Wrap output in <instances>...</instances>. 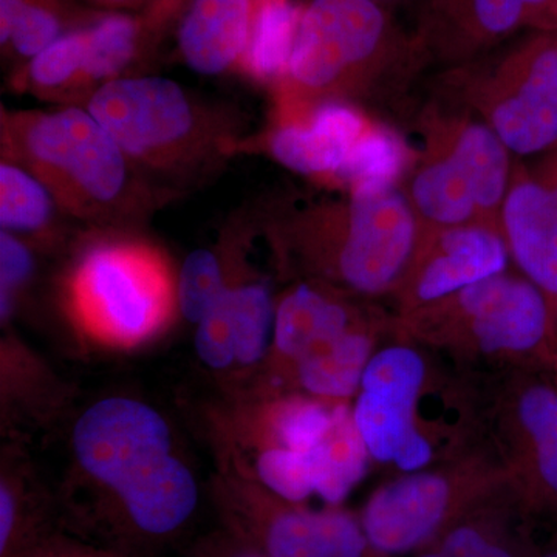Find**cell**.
Listing matches in <instances>:
<instances>
[{
    "label": "cell",
    "instance_id": "obj_1",
    "mask_svg": "<svg viewBox=\"0 0 557 557\" xmlns=\"http://www.w3.org/2000/svg\"><path fill=\"white\" fill-rule=\"evenodd\" d=\"M2 160L39 178L69 219L134 230L161 201L119 143L83 106L2 109Z\"/></svg>",
    "mask_w": 557,
    "mask_h": 557
},
{
    "label": "cell",
    "instance_id": "obj_2",
    "mask_svg": "<svg viewBox=\"0 0 557 557\" xmlns=\"http://www.w3.org/2000/svg\"><path fill=\"white\" fill-rule=\"evenodd\" d=\"M86 109L166 200L205 183L244 146L230 110L212 108L163 76L110 81Z\"/></svg>",
    "mask_w": 557,
    "mask_h": 557
},
{
    "label": "cell",
    "instance_id": "obj_3",
    "mask_svg": "<svg viewBox=\"0 0 557 557\" xmlns=\"http://www.w3.org/2000/svg\"><path fill=\"white\" fill-rule=\"evenodd\" d=\"M269 233L277 258L304 281L350 296H379L398 287L421 225L409 199L387 188L300 209L271 223Z\"/></svg>",
    "mask_w": 557,
    "mask_h": 557
},
{
    "label": "cell",
    "instance_id": "obj_4",
    "mask_svg": "<svg viewBox=\"0 0 557 557\" xmlns=\"http://www.w3.org/2000/svg\"><path fill=\"white\" fill-rule=\"evenodd\" d=\"M177 281L166 252L134 230H90L62 274L61 306L84 338L131 350L168 327Z\"/></svg>",
    "mask_w": 557,
    "mask_h": 557
},
{
    "label": "cell",
    "instance_id": "obj_5",
    "mask_svg": "<svg viewBox=\"0 0 557 557\" xmlns=\"http://www.w3.org/2000/svg\"><path fill=\"white\" fill-rule=\"evenodd\" d=\"M398 332L463 361L491 359L548 372L557 318L530 278L502 273L399 317Z\"/></svg>",
    "mask_w": 557,
    "mask_h": 557
},
{
    "label": "cell",
    "instance_id": "obj_6",
    "mask_svg": "<svg viewBox=\"0 0 557 557\" xmlns=\"http://www.w3.org/2000/svg\"><path fill=\"white\" fill-rule=\"evenodd\" d=\"M172 453L174 432L159 409L124 395L97 399L76 417L70 434L67 500L97 522Z\"/></svg>",
    "mask_w": 557,
    "mask_h": 557
},
{
    "label": "cell",
    "instance_id": "obj_7",
    "mask_svg": "<svg viewBox=\"0 0 557 557\" xmlns=\"http://www.w3.org/2000/svg\"><path fill=\"white\" fill-rule=\"evenodd\" d=\"M394 33L375 0H310L299 11L277 106L344 100L392 50Z\"/></svg>",
    "mask_w": 557,
    "mask_h": 557
},
{
    "label": "cell",
    "instance_id": "obj_8",
    "mask_svg": "<svg viewBox=\"0 0 557 557\" xmlns=\"http://www.w3.org/2000/svg\"><path fill=\"white\" fill-rule=\"evenodd\" d=\"M508 485L496 461L467 457L380 486L366 502L359 520L376 556L405 555L428 547L446 528Z\"/></svg>",
    "mask_w": 557,
    "mask_h": 557
},
{
    "label": "cell",
    "instance_id": "obj_9",
    "mask_svg": "<svg viewBox=\"0 0 557 557\" xmlns=\"http://www.w3.org/2000/svg\"><path fill=\"white\" fill-rule=\"evenodd\" d=\"M223 525L269 557H379L361 520L341 507L307 508L225 468L209 479Z\"/></svg>",
    "mask_w": 557,
    "mask_h": 557
},
{
    "label": "cell",
    "instance_id": "obj_10",
    "mask_svg": "<svg viewBox=\"0 0 557 557\" xmlns=\"http://www.w3.org/2000/svg\"><path fill=\"white\" fill-rule=\"evenodd\" d=\"M341 401L300 394L225 392L199 408V424L218 467H248L273 449L311 453L325 437Z\"/></svg>",
    "mask_w": 557,
    "mask_h": 557
},
{
    "label": "cell",
    "instance_id": "obj_11",
    "mask_svg": "<svg viewBox=\"0 0 557 557\" xmlns=\"http://www.w3.org/2000/svg\"><path fill=\"white\" fill-rule=\"evenodd\" d=\"M494 412L500 467L527 511H557V387L547 370L516 369Z\"/></svg>",
    "mask_w": 557,
    "mask_h": 557
},
{
    "label": "cell",
    "instance_id": "obj_12",
    "mask_svg": "<svg viewBox=\"0 0 557 557\" xmlns=\"http://www.w3.org/2000/svg\"><path fill=\"white\" fill-rule=\"evenodd\" d=\"M152 39L141 14L102 13L20 65L13 86L40 100L83 106L124 72Z\"/></svg>",
    "mask_w": 557,
    "mask_h": 557
},
{
    "label": "cell",
    "instance_id": "obj_13",
    "mask_svg": "<svg viewBox=\"0 0 557 557\" xmlns=\"http://www.w3.org/2000/svg\"><path fill=\"white\" fill-rule=\"evenodd\" d=\"M472 100L509 152L534 156L557 146V33H539L509 51Z\"/></svg>",
    "mask_w": 557,
    "mask_h": 557
},
{
    "label": "cell",
    "instance_id": "obj_14",
    "mask_svg": "<svg viewBox=\"0 0 557 557\" xmlns=\"http://www.w3.org/2000/svg\"><path fill=\"white\" fill-rule=\"evenodd\" d=\"M509 256L502 230L494 226L421 230L413 258L394 292L399 317L505 273Z\"/></svg>",
    "mask_w": 557,
    "mask_h": 557
},
{
    "label": "cell",
    "instance_id": "obj_15",
    "mask_svg": "<svg viewBox=\"0 0 557 557\" xmlns=\"http://www.w3.org/2000/svg\"><path fill=\"white\" fill-rule=\"evenodd\" d=\"M347 296L313 281L288 288L276 302L269 357L258 373L234 392L276 394L281 381L304 355L364 318Z\"/></svg>",
    "mask_w": 557,
    "mask_h": 557
},
{
    "label": "cell",
    "instance_id": "obj_16",
    "mask_svg": "<svg viewBox=\"0 0 557 557\" xmlns=\"http://www.w3.org/2000/svg\"><path fill=\"white\" fill-rule=\"evenodd\" d=\"M370 124L344 100L277 106L265 148L277 163L309 177L335 178Z\"/></svg>",
    "mask_w": 557,
    "mask_h": 557
},
{
    "label": "cell",
    "instance_id": "obj_17",
    "mask_svg": "<svg viewBox=\"0 0 557 557\" xmlns=\"http://www.w3.org/2000/svg\"><path fill=\"white\" fill-rule=\"evenodd\" d=\"M557 32V0H432L421 28L429 49L467 57L520 30Z\"/></svg>",
    "mask_w": 557,
    "mask_h": 557
},
{
    "label": "cell",
    "instance_id": "obj_18",
    "mask_svg": "<svg viewBox=\"0 0 557 557\" xmlns=\"http://www.w3.org/2000/svg\"><path fill=\"white\" fill-rule=\"evenodd\" d=\"M0 330V432L5 440L24 442L25 432L54 426L75 394L13 325Z\"/></svg>",
    "mask_w": 557,
    "mask_h": 557
},
{
    "label": "cell",
    "instance_id": "obj_19",
    "mask_svg": "<svg viewBox=\"0 0 557 557\" xmlns=\"http://www.w3.org/2000/svg\"><path fill=\"white\" fill-rule=\"evenodd\" d=\"M502 234L523 276L542 289L557 318V203L539 178L512 180L502 208Z\"/></svg>",
    "mask_w": 557,
    "mask_h": 557
},
{
    "label": "cell",
    "instance_id": "obj_20",
    "mask_svg": "<svg viewBox=\"0 0 557 557\" xmlns=\"http://www.w3.org/2000/svg\"><path fill=\"white\" fill-rule=\"evenodd\" d=\"M256 9L258 0H189L177 30L182 61L205 76L239 70Z\"/></svg>",
    "mask_w": 557,
    "mask_h": 557
},
{
    "label": "cell",
    "instance_id": "obj_21",
    "mask_svg": "<svg viewBox=\"0 0 557 557\" xmlns=\"http://www.w3.org/2000/svg\"><path fill=\"white\" fill-rule=\"evenodd\" d=\"M379 329L368 318L359 319L339 335L311 348L288 370L276 394L300 392L325 401H350L357 397L362 376L376 351Z\"/></svg>",
    "mask_w": 557,
    "mask_h": 557
},
{
    "label": "cell",
    "instance_id": "obj_22",
    "mask_svg": "<svg viewBox=\"0 0 557 557\" xmlns=\"http://www.w3.org/2000/svg\"><path fill=\"white\" fill-rule=\"evenodd\" d=\"M47 496L30 454L20 440L0 450V557H28L44 539Z\"/></svg>",
    "mask_w": 557,
    "mask_h": 557
},
{
    "label": "cell",
    "instance_id": "obj_23",
    "mask_svg": "<svg viewBox=\"0 0 557 557\" xmlns=\"http://www.w3.org/2000/svg\"><path fill=\"white\" fill-rule=\"evenodd\" d=\"M429 148L409 190V201L421 228L487 225L478 188L465 164L442 143L434 141Z\"/></svg>",
    "mask_w": 557,
    "mask_h": 557
},
{
    "label": "cell",
    "instance_id": "obj_24",
    "mask_svg": "<svg viewBox=\"0 0 557 557\" xmlns=\"http://www.w3.org/2000/svg\"><path fill=\"white\" fill-rule=\"evenodd\" d=\"M219 299L228 311L236 343L234 372H244L239 386L231 388L236 391L258 373L269 357L276 300L271 295L269 284L248 274L247 267L237 274Z\"/></svg>",
    "mask_w": 557,
    "mask_h": 557
},
{
    "label": "cell",
    "instance_id": "obj_25",
    "mask_svg": "<svg viewBox=\"0 0 557 557\" xmlns=\"http://www.w3.org/2000/svg\"><path fill=\"white\" fill-rule=\"evenodd\" d=\"M61 218H67L47 186L27 170L0 163V226L36 249L57 247Z\"/></svg>",
    "mask_w": 557,
    "mask_h": 557
},
{
    "label": "cell",
    "instance_id": "obj_26",
    "mask_svg": "<svg viewBox=\"0 0 557 557\" xmlns=\"http://www.w3.org/2000/svg\"><path fill=\"white\" fill-rule=\"evenodd\" d=\"M369 460L372 458L355 423L350 401H341L327 434L311 450L318 496L327 507H341L364 478Z\"/></svg>",
    "mask_w": 557,
    "mask_h": 557
},
{
    "label": "cell",
    "instance_id": "obj_27",
    "mask_svg": "<svg viewBox=\"0 0 557 557\" xmlns=\"http://www.w3.org/2000/svg\"><path fill=\"white\" fill-rule=\"evenodd\" d=\"M102 13L106 11L87 9L75 0H21L13 27L0 46L22 65L65 33L97 21Z\"/></svg>",
    "mask_w": 557,
    "mask_h": 557
},
{
    "label": "cell",
    "instance_id": "obj_28",
    "mask_svg": "<svg viewBox=\"0 0 557 557\" xmlns=\"http://www.w3.org/2000/svg\"><path fill=\"white\" fill-rule=\"evenodd\" d=\"M300 9L289 0H258L251 40L239 72L277 86L287 72Z\"/></svg>",
    "mask_w": 557,
    "mask_h": 557
},
{
    "label": "cell",
    "instance_id": "obj_29",
    "mask_svg": "<svg viewBox=\"0 0 557 557\" xmlns=\"http://www.w3.org/2000/svg\"><path fill=\"white\" fill-rule=\"evenodd\" d=\"M245 269L244 244L230 248H199L190 252L180 269L178 311L197 325L218 302L231 282Z\"/></svg>",
    "mask_w": 557,
    "mask_h": 557
},
{
    "label": "cell",
    "instance_id": "obj_30",
    "mask_svg": "<svg viewBox=\"0 0 557 557\" xmlns=\"http://www.w3.org/2000/svg\"><path fill=\"white\" fill-rule=\"evenodd\" d=\"M408 160L409 149L397 132L370 124L335 180L350 193L395 188Z\"/></svg>",
    "mask_w": 557,
    "mask_h": 557
},
{
    "label": "cell",
    "instance_id": "obj_31",
    "mask_svg": "<svg viewBox=\"0 0 557 557\" xmlns=\"http://www.w3.org/2000/svg\"><path fill=\"white\" fill-rule=\"evenodd\" d=\"M36 249L14 234L0 231V325H13L38 271Z\"/></svg>",
    "mask_w": 557,
    "mask_h": 557
},
{
    "label": "cell",
    "instance_id": "obj_32",
    "mask_svg": "<svg viewBox=\"0 0 557 557\" xmlns=\"http://www.w3.org/2000/svg\"><path fill=\"white\" fill-rule=\"evenodd\" d=\"M194 346L201 364L218 373H228L236 370V343L228 311L222 300L209 309L196 325Z\"/></svg>",
    "mask_w": 557,
    "mask_h": 557
},
{
    "label": "cell",
    "instance_id": "obj_33",
    "mask_svg": "<svg viewBox=\"0 0 557 557\" xmlns=\"http://www.w3.org/2000/svg\"><path fill=\"white\" fill-rule=\"evenodd\" d=\"M28 557H127L116 549H102L91 547V545L81 544L62 536V534L51 533L49 537L33 549Z\"/></svg>",
    "mask_w": 557,
    "mask_h": 557
},
{
    "label": "cell",
    "instance_id": "obj_34",
    "mask_svg": "<svg viewBox=\"0 0 557 557\" xmlns=\"http://www.w3.org/2000/svg\"><path fill=\"white\" fill-rule=\"evenodd\" d=\"M196 557H269L262 549L252 545L231 533L230 530H223L215 536L205 539L203 544L197 548Z\"/></svg>",
    "mask_w": 557,
    "mask_h": 557
},
{
    "label": "cell",
    "instance_id": "obj_35",
    "mask_svg": "<svg viewBox=\"0 0 557 557\" xmlns=\"http://www.w3.org/2000/svg\"><path fill=\"white\" fill-rule=\"evenodd\" d=\"M189 0H150L148 9L141 14L152 38L166 28L178 14L188 7Z\"/></svg>",
    "mask_w": 557,
    "mask_h": 557
},
{
    "label": "cell",
    "instance_id": "obj_36",
    "mask_svg": "<svg viewBox=\"0 0 557 557\" xmlns=\"http://www.w3.org/2000/svg\"><path fill=\"white\" fill-rule=\"evenodd\" d=\"M94 7V10L108 13L143 14L148 9L150 0H83Z\"/></svg>",
    "mask_w": 557,
    "mask_h": 557
},
{
    "label": "cell",
    "instance_id": "obj_37",
    "mask_svg": "<svg viewBox=\"0 0 557 557\" xmlns=\"http://www.w3.org/2000/svg\"><path fill=\"white\" fill-rule=\"evenodd\" d=\"M472 557H518L508 545H504V542L494 541L493 544L487 545L482 552Z\"/></svg>",
    "mask_w": 557,
    "mask_h": 557
},
{
    "label": "cell",
    "instance_id": "obj_38",
    "mask_svg": "<svg viewBox=\"0 0 557 557\" xmlns=\"http://www.w3.org/2000/svg\"><path fill=\"white\" fill-rule=\"evenodd\" d=\"M549 376H552L553 383L557 387V336L555 341V347H553L552 362H549L548 369Z\"/></svg>",
    "mask_w": 557,
    "mask_h": 557
},
{
    "label": "cell",
    "instance_id": "obj_39",
    "mask_svg": "<svg viewBox=\"0 0 557 557\" xmlns=\"http://www.w3.org/2000/svg\"><path fill=\"white\" fill-rule=\"evenodd\" d=\"M417 557H443V555H442V553L438 552L437 548L431 547V548L424 549V552L421 553V555L417 556Z\"/></svg>",
    "mask_w": 557,
    "mask_h": 557
},
{
    "label": "cell",
    "instance_id": "obj_40",
    "mask_svg": "<svg viewBox=\"0 0 557 557\" xmlns=\"http://www.w3.org/2000/svg\"><path fill=\"white\" fill-rule=\"evenodd\" d=\"M539 557H557V548L548 549V552L542 553Z\"/></svg>",
    "mask_w": 557,
    "mask_h": 557
},
{
    "label": "cell",
    "instance_id": "obj_41",
    "mask_svg": "<svg viewBox=\"0 0 557 557\" xmlns=\"http://www.w3.org/2000/svg\"><path fill=\"white\" fill-rule=\"evenodd\" d=\"M375 2L383 3V2H392V0H375Z\"/></svg>",
    "mask_w": 557,
    "mask_h": 557
}]
</instances>
